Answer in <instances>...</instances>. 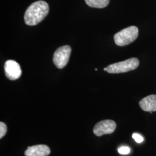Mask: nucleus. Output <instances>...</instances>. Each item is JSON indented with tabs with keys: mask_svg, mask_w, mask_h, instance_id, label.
I'll list each match as a JSON object with an SVG mask.
<instances>
[{
	"mask_svg": "<svg viewBox=\"0 0 156 156\" xmlns=\"http://www.w3.org/2000/svg\"><path fill=\"white\" fill-rule=\"evenodd\" d=\"M118 152L123 155H126V154H128L130 152V149L128 146H121L120 147H119L118 149Z\"/></svg>",
	"mask_w": 156,
	"mask_h": 156,
	"instance_id": "9d476101",
	"label": "nucleus"
},
{
	"mask_svg": "<svg viewBox=\"0 0 156 156\" xmlns=\"http://www.w3.org/2000/svg\"><path fill=\"white\" fill-rule=\"evenodd\" d=\"M116 128V123L111 120H105L97 123L94 127V134L101 136L103 135L113 133Z\"/></svg>",
	"mask_w": 156,
	"mask_h": 156,
	"instance_id": "39448f33",
	"label": "nucleus"
},
{
	"mask_svg": "<svg viewBox=\"0 0 156 156\" xmlns=\"http://www.w3.org/2000/svg\"><path fill=\"white\" fill-rule=\"evenodd\" d=\"M133 138L137 143H141L144 141V138L138 133H134L133 134Z\"/></svg>",
	"mask_w": 156,
	"mask_h": 156,
	"instance_id": "f8f14e48",
	"label": "nucleus"
},
{
	"mask_svg": "<svg viewBox=\"0 0 156 156\" xmlns=\"http://www.w3.org/2000/svg\"><path fill=\"white\" fill-rule=\"evenodd\" d=\"M49 5L44 1H38L28 6L24 14V22L28 26H35L48 15Z\"/></svg>",
	"mask_w": 156,
	"mask_h": 156,
	"instance_id": "f257e3e1",
	"label": "nucleus"
},
{
	"mask_svg": "<svg viewBox=\"0 0 156 156\" xmlns=\"http://www.w3.org/2000/svg\"><path fill=\"white\" fill-rule=\"evenodd\" d=\"M138 28L134 26L124 28L115 35V42L119 46L129 45L138 38Z\"/></svg>",
	"mask_w": 156,
	"mask_h": 156,
	"instance_id": "7ed1b4c3",
	"label": "nucleus"
},
{
	"mask_svg": "<svg viewBox=\"0 0 156 156\" xmlns=\"http://www.w3.org/2000/svg\"><path fill=\"white\" fill-rule=\"evenodd\" d=\"M71 53V48L65 45L58 48L53 55V61L57 68L62 69L67 66Z\"/></svg>",
	"mask_w": 156,
	"mask_h": 156,
	"instance_id": "20e7f679",
	"label": "nucleus"
},
{
	"mask_svg": "<svg viewBox=\"0 0 156 156\" xmlns=\"http://www.w3.org/2000/svg\"><path fill=\"white\" fill-rule=\"evenodd\" d=\"M87 5L95 8H104L108 5L109 0H84Z\"/></svg>",
	"mask_w": 156,
	"mask_h": 156,
	"instance_id": "1a4fd4ad",
	"label": "nucleus"
},
{
	"mask_svg": "<svg viewBox=\"0 0 156 156\" xmlns=\"http://www.w3.org/2000/svg\"><path fill=\"white\" fill-rule=\"evenodd\" d=\"M140 65L138 58L133 57L123 62H118L111 64L104 69L109 73H127L136 69Z\"/></svg>",
	"mask_w": 156,
	"mask_h": 156,
	"instance_id": "f03ea898",
	"label": "nucleus"
},
{
	"mask_svg": "<svg viewBox=\"0 0 156 156\" xmlns=\"http://www.w3.org/2000/svg\"><path fill=\"white\" fill-rule=\"evenodd\" d=\"M50 153V149L47 145H38L29 146L24 154L26 156H48Z\"/></svg>",
	"mask_w": 156,
	"mask_h": 156,
	"instance_id": "0eeeda50",
	"label": "nucleus"
},
{
	"mask_svg": "<svg viewBox=\"0 0 156 156\" xmlns=\"http://www.w3.org/2000/svg\"><path fill=\"white\" fill-rule=\"evenodd\" d=\"M141 109L146 112L156 111V95H150L140 101Z\"/></svg>",
	"mask_w": 156,
	"mask_h": 156,
	"instance_id": "6e6552de",
	"label": "nucleus"
},
{
	"mask_svg": "<svg viewBox=\"0 0 156 156\" xmlns=\"http://www.w3.org/2000/svg\"><path fill=\"white\" fill-rule=\"evenodd\" d=\"M6 76L11 80H15L22 75V69L20 65L13 60H7L4 65Z\"/></svg>",
	"mask_w": 156,
	"mask_h": 156,
	"instance_id": "423d86ee",
	"label": "nucleus"
},
{
	"mask_svg": "<svg viewBox=\"0 0 156 156\" xmlns=\"http://www.w3.org/2000/svg\"><path fill=\"white\" fill-rule=\"evenodd\" d=\"M7 127L5 123H0V138H2L6 133Z\"/></svg>",
	"mask_w": 156,
	"mask_h": 156,
	"instance_id": "9b49d317",
	"label": "nucleus"
}]
</instances>
